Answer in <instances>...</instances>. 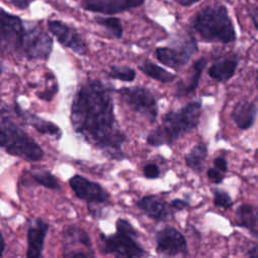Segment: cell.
<instances>
[{"instance_id":"7402d4cb","label":"cell","mask_w":258,"mask_h":258,"mask_svg":"<svg viewBox=\"0 0 258 258\" xmlns=\"http://www.w3.org/2000/svg\"><path fill=\"white\" fill-rule=\"evenodd\" d=\"M208 155V147L205 143L200 142L196 144L185 155L184 161L188 168L196 172L203 170L206 158Z\"/></svg>"},{"instance_id":"9c48e42d","label":"cell","mask_w":258,"mask_h":258,"mask_svg":"<svg viewBox=\"0 0 258 258\" xmlns=\"http://www.w3.org/2000/svg\"><path fill=\"white\" fill-rule=\"evenodd\" d=\"M156 251L163 256L187 254V243L184 236L175 228L166 226L155 234Z\"/></svg>"},{"instance_id":"83f0119b","label":"cell","mask_w":258,"mask_h":258,"mask_svg":"<svg viewBox=\"0 0 258 258\" xmlns=\"http://www.w3.org/2000/svg\"><path fill=\"white\" fill-rule=\"evenodd\" d=\"M57 88H58L57 83L54 81L51 86L46 87V90H44V91H42V92H40V93H37V96H38V98L41 99V100L50 101V100L53 98V96L57 93V91H58Z\"/></svg>"},{"instance_id":"ffe728a7","label":"cell","mask_w":258,"mask_h":258,"mask_svg":"<svg viewBox=\"0 0 258 258\" xmlns=\"http://www.w3.org/2000/svg\"><path fill=\"white\" fill-rule=\"evenodd\" d=\"M237 225L248 229L258 237V206L242 205L236 212Z\"/></svg>"},{"instance_id":"4fadbf2b","label":"cell","mask_w":258,"mask_h":258,"mask_svg":"<svg viewBox=\"0 0 258 258\" xmlns=\"http://www.w3.org/2000/svg\"><path fill=\"white\" fill-rule=\"evenodd\" d=\"M49 225L41 219H32L27 229V258H38L42 255L44 240Z\"/></svg>"},{"instance_id":"74e56055","label":"cell","mask_w":258,"mask_h":258,"mask_svg":"<svg viewBox=\"0 0 258 258\" xmlns=\"http://www.w3.org/2000/svg\"><path fill=\"white\" fill-rule=\"evenodd\" d=\"M256 84H257V88H258V72H257V78H256Z\"/></svg>"},{"instance_id":"4dcf8cb0","label":"cell","mask_w":258,"mask_h":258,"mask_svg":"<svg viewBox=\"0 0 258 258\" xmlns=\"http://www.w3.org/2000/svg\"><path fill=\"white\" fill-rule=\"evenodd\" d=\"M170 206L172 209H174L176 211H182V210L188 208L189 204L187 201H184L181 199H173L170 203Z\"/></svg>"},{"instance_id":"d4e9b609","label":"cell","mask_w":258,"mask_h":258,"mask_svg":"<svg viewBox=\"0 0 258 258\" xmlns=\"http://www.w3.org/2000/svg\"><path fill=\"white\" fill-rule=\"evenodd\" d=\"M31 177L33 178V180L39 184V185H42L46 188H49V189H59L60 188V185H59V182L58 180L56 179V177L48 170H45V169H42V170H38V171H35V172H32L31 173Z\"/></svg>"},{"instance_id":"52a82bcc","label":"cell","mask_w":258,"mask_h":258,"mask_svg":"<svg viewBox=\"0 0 258 258\" xmlns=\"http://www.w3.org/2000/svg\"><path fill=\"white\" fill-rule=\"evenodd\" d=\"M52 47V38L38 26H33L25 29L18 51L28 59H47Z\"/></svg>"},{"instance_id":"30bf717a","label":"cell","mask_w":258,"mask_h":258,"mask_svg":"<svg viewBox=\"0 0 258 258\" xmlns=\"http://www.w3.org/2000/svg\"><path fill=\"white\" fill-rule=\"evenodd\" d=\"M69 183L76 197L89 204H106L110 200L109 192L100 183L83 175L75 174L70 178Z\"/></svg>"},{"instance_id":"f1b7e54d","label":"cell","mask_w":258,"mask_h":258,"mask_svg":"<svg viewBox=\"0 0 258 258\" xmlns=\"http://www.w3.org/2000/svg\"><path fill=\"white\" fill-rule=\"evenodd\" d=\"M143 174L146 178L153 179L160 175V170L155 163H147L143 168Z\"/></svg>"},{"instance_id":"8992f818","label":"cell","mask_w":258,"mask_h":258,"mask_svg":"<svg viewBox=\"0 0 258 258\" xmlns=\"http://www.w3.org/2000/svg\"><path fill=\"white\" fill-rule=\"evenodd\" d=\"M118 93L131 110L140 114L150 123L156 120L158 115L157 101L147 88L140 86L122 87Z\"/></svg>"},{"instance_id":"3957f363","label":"cell","mask_w":258,"mask_h":258,"mask_svg":"<svg viewBox=\"0 0 258 258\" xmlns=\"http://www.w3.org/2000/svg\"><path fill=\"white\" fill-rule=\"evenodd\" d=\"M194 30L206 41L229 43L236 39V31L224 5L208 6L198 12L192 21Z\"/></svg>"},{"instance_id":"e0dca14e","label":"cell","mask_w":258,"mask_h":258,"mask_svg":"<svg viewBox=\"0 0 258 258\" xmlns=\"http://www.w3.org/2000/svg\"><path fill=\"white\" fill-rule=\"evenodd\" d=\"M207 64V58L201 57L197 59L189 72V75L185 80H180L176 85L175 97H184L191 94L199 86L200 79L202 77L203 71Z\"/></svg>"},{"instance_id":"ac0fdd59","label":"cell","mask_w":258,"mask_h":258,"mask_svg":"<svg viewBox=\"0 0 258 258\" xmlns=\"http://www.w3.org/2000/svg\"><path fill=\"white\" fill-rule=\"evenodd\" d=\"M257 107L254 103L248 101L238 102L232 111V119L240 129L250 128L256 118Z\"/></svg>"},{"instance_id":"f35d334b","label":"cell","mask_w":258,"mask_h":258,"mask_svg":"<svg viewBox=\"0 0 258 258\" xmlns=\"http://www.w3.org/2000/svg\"><path fill=\"white\" fill-rule=\"evenodd\" d=\"M256 1H258V0H256Z\"/></svg>"},{"instance_id":"d6a6232c","label":"cell","mask_w":258,"mask_h":258,"mask_svg":"<svg viewBox=\"0 0 258 258\" xmlns=\"http://www.w3.org/2000/svg\"><path fill=\"white\" fill-rule=\"evenodd\" d=\"M248 12H249V15H250L255 27L258 29V6L250 4L248 6Z\"/></svg>"},{"instance_id":"484cf974","label":"cell","mask_w":258,"mask_h":258,"mask_svg":"<svg viewBox=\"0 0 258 258\" xmlns=\"http://www.w3.org/2000/svg\"><path fill=\"white\" fill-rule=\"evenodd\" d=\"M108 76L114 80H120L123 82H132L136 78V72L134 69L128 66H112L108 72Z\"/></svg>"},{"instance_id":"8d00e7d4","label":"cell","mask_w":258,"mask_h":258,"mask_svg":"<svg viewBox=\"0 0 258 258\" xmlns=\"http://www.w3.org/2000/svg\"><path fill=\"white\" fill-rule=\"evenodd\" d=\"M1 244H2V247H1V255H3L4 249H5V240H4L3 235H2V238H1Z\"/></svg>"},{"instance_id":"e575fe53","label":"cell","mask_w":258,"mask_h":258,"mask_svg":"<svg viewBox=\"0 0 258 258\" xmlns=\"http://www.w3.org/2000/svg\"><path fill=\"white\" fill-rule=\"evenodd\" d=\"M247 256L253 257V258H258V245L253 246L247 253Z\"/></svg>"},{"instance_id":"ba28073f","label":"cell","mask_w":258,"mask_h":258,"mask_svg":"<svg viewBox=\"0 0 258 258\" xmlns=\"http://www.w3.org/2000/svg\"><path fill=\"white\" fill-rule=\"evenodd\" d=\"M197 50V42L194 37L189 36V38L178 47L161 46L156 48L155 56L162 64L177 70L185 66Z\"/></svg>"},{"instance_id":"2e32d148","label":"cell","mask_w":258,"mask_h":258,"mask_svg":"<svg viewBox=\"0 0 258 258\" xmlns=\"http://www.w3.org/2000/svg\"><path fill=\"white\" fill-rule=\"evenodd\" d=\"M136 206L146 216L156 221H165L171 216V206L158 196H145L136 202Z\"/></svg>"},{"instance_id":"d6986e66","label":"cell","mask_w":258,"mask_h":258,"mask_svg":"<svg viewBox=\"0 0 258 258\" xmlns=\"http://www.w3.org/2000/svg\"><path fill=\"white\" fill-rule=\"evenodd\" d=\"M62 240H63V250H64V252L70 250L73 246L82 245L88 251L95 254L94 249H93V245H92V242H91V239H90L88 233L85 230H83L82 228L78 227V226H68L63 230Z\"/></svg>"},{"instance_id":"9a60e30c","label":"cell","mask_w":258,"mask_h":258,"mask_svg":"<svg viewBox=\"0 0 258 258\" xmlns=\"http://www.w3.org/2000/svg\"><path fill=\"white\" fill-rule=\"evenodd\" d=\"M14 110L16 115L22 120V122L28 126L33 127L38 133L43 134V135H50V136H54L55 138L59 139L62 135V132L60 130V128L50 122L47 121L37 115H35L34 113H31L28 110L22 109L19 104H15L14 105Z\"/></svg>"},{"instance_id":"5bb4252c","label":"cell","mask_w":258,"mask_h":258,"mask_svg":"<svg viewBox=\"0 0 258 258\" xmlns=\"http://www.w3.org/2000/svg\"><path fill=\"white\" fill-rule=\"evenodd\" d=\"M83 7L92 12L102 14H116L136 8L144 0H82Z\"/></svg>"},{"instance_id":"d590c367","label":"cell","mask_w":258,"mask_h":258,"mask_svg":"<svg viewBox=\"0 0 258 258\" xmlns=\"http://www.w3.org/2000/svg\"><path fill=\"white\" fill-rule=\"evenodd\" d=\"M200 0H179V4L181 6H185V7H189L194 4H196L197 2H199Z\"/></svg>"},{"instance_id":"836d02e7","label":"cell","mask_w":258,"mask_h":258,"mask_svg":"<svg viewBox=\"0 0 258 258\" xmlns=\"http://www.w3.org/2000/svg\"><path fill=\"white\" fill-rule=\"evenodd\" d=\"M10 2L18 9H25L29 6V0H10Z\"/></svg>"},{"instance_id":"6da1fadb","label":"cell","mask_w":258,"mask_h":258,"mask_svg":"<svg viewBox=\"0 0 258 258\" xmlns=\"http://www.w3.org/2000/svg\"><path fill=\"white\" fill-rule=\"evenodd\" d=\"M71 123L77 134L111 159L127 157L122 149L127 137L114 114L112 89L102 81L89 79L79 87L72 102Z\"/></svg>"},{"instance_id":"7c38bea8","label":"cell","mask_w":258,"mask_h":258,"mask_svg":"<svg viewBox=\"0 0 258 258\" xmlns=\"http://www.w3.org/2000/svg\"><path fill=\"white\" fill-rule=\"evenodd\" d=\"M0 23L2 46L18 51L21 37L26 29L22 20L18 16L10 14L2 9L0 14Z\"/></svg>"},{"instance_id":"44dd1931","label":"cell","mask_w":258,"mask_h":258,"mask_svg":"<svg viewBox=\"0 0 258 258\" xmlns=\"http://www.w3.org/2000/svg\"><path fill=\"white\" fill-rule=\"evenodd\" d=\"M237 66L238 62L235 58L225 57L214 62L210 67L208 73L212 79L217 80L219 82H223L229 80L234 76Z\"/></svg>"},{"instance_id":"277c9868","label":"cell","mask_w":258,"mask_h":258,"mask_svg":"<svg viewBox=\"0 0 258 258\" xmlns=\"http://www.w3.org/2000/svg\"><path fill=\"white\" fill-rule=\"evenodd\" d=\"M0 129V145L7 153L26 161H39L43 158L41 146L10 117L1 118Z\"/></svg>"},{"instance_id":"1f68e13d","label":"cell","mask_w":258,"mask_h":258,"mask_svg":"<svg viewBox=\"0 0 258 258\" xmlns=\"http://www.w3.org/2000/svg\"><path fill=\"white\" fill-rule=\"evenodd\" d=\"M214 166L223 172H226L228 170V163L226 159L222 156H218L214 159Z\"/></svg>"},{"instance_id":"f546056e","label":"cell","mask_w":258,"mask_h":258,"mask_svg":"<svg viewBox=\"0 0 258 258\" xmlns=\"http://www.w3.org/2000/svg\"><path fill=\"white\" fill-rule=\"evenodd\" d=\"M207 175L211 181H213L216 184H219L224 179V172L220 169L216 168L215 166L213 168H209L207 171Z\"/></svg>"},{"instance_id":"5b68a950","label":"cell","mask_w":258,"mask_h":258,"mask_svg":"<svg viewBox=\"0 0 258 258\" xmlns=\"http://www.w3.org/2000/svg\"><path fill=\"white\" fill-rule=\"evenodd\" d=\"M137 237L138 234L133 226L127 220L119 218L116 221L115 234L109 236L101 235L103 252L115 257H143L147 253L138 243Z\"/></svg>"},{"instance_id":"8fae6325","label":"cell","mask_w":258,"mask_h":258,"mask_svg":"<svg viewBox=\"0 0 258 258\" xmlns=\"http://www.w3.org/2000/svg\"><path fill=\"white\" fill-rule=\"evenodd\" d=\"M48 30L63 46L70 48L79 55H86L88 46L78 31L59 20L47 21Z\"/></svg>"},{"instance_id":"cb8c5ba5","label":"cell","mask_w":258,"mask_h":258,"mask_svg":"<svg viewBox=\"0 0 258 258\" xmlns=\"http://www.w3.org/2000/svg\"><path fill=\"white\" fill-rule=\"evenodd\" d=\"M96 22L103 26L112 36L121 39L123 36V27L121 20L117 17H97Z\"/></svg>"},{"instance_id":"4316f807","label":"cell","mask_w":258,"mask_h":258,"mask_svg":"<svg viewBox=\"0 0 258 258\" xmlns=\"http://www.w3.org/2000/svg\"><path fill=\"white\" fill-rule=\"evenodd\" d=\"M213 194H214L215 206L222 209H229L233 205L232 199L227 191L220 188H214Z\"/></svg>"},{"instance_id":"7a4b0ae2","label":"cell","mask_w":258,"mask_h":258,"mask_svg":"<svg viewBox=\"0 0 258 258\" xmlns=\"http://www.w3.org/2000/svg\"><path fill=\"white\" fill-rule=\"evenodd\" d=\"M202 102L191 101L180 109L167 112L161 124L151 131L146 142L152 146L171 145L181 136L196 129L200 123Z\"/></svg>"},{"instance_id":"603a6c76","label":"cell","mask_w":258,"mask_h":258,"mask_svg":"<svg viewBox=\"0 0 258 258\" xmlns=\"http://www.w3.org/2000/svg\"><path fill=\"white\" fill-rule=\"evenodd\" d=\"M138 68L143 74H145L149 78L161 83H169L175 79V76L173 74L169 73L168 71L164 70L163 68L152 61H144Z\"/></svg>"}]
</instances>
